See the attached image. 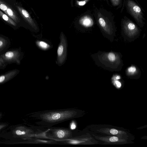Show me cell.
Wrapping results in <instances>:
<instances>
[{
	"label": "cell",
	"mask_w": 147,
	"mask_h": 147,
	"mask_svg": "<svg viewBox=\"0 0 147 147\" xmlns=\"http://www.w3.org/2000/svg\"><path fill=\"white\" fill-rule=\"evenodd\" d=\"M83 111L76 108L46 110L32 113L39 127L47 129L58 123L82 116Z\"/></svg>",
	"instance_id": "6da1fadb"
},
{
	"label": "cell",
	"mask_w": 147,
	"mask_h": 147,
	"mask_svg": "<svg viewBox=\"0 0 147 147\" xmlns=\"http://www.w3.org/2000/svg\"><path fill=\"white\" fill-rule=\"evenodd\" d=\"M96 64L106 69L111 71L120 70L123 66L121 56L113 52L98 53L93 56Z\"/></svg>",
	"instance_id": "7a4b0ae2"
},
{
	"label": "cell",
	"mask_w": 147,
	"mask_h": 147,
	"mask_svg": "<svg viewBox=\"0 0 147 147\" xmlns=\"http://www.w3.org/2000/svg\"><path fill=\"white\" fill-rule=\"evenodd\" d=\"M44 133L46 138L58 141L69 139L78 135L76 130L60 127H51L44 130Z\"/></svg>",
	"instance_id": "3957f363"
},
{
	"label": "cell",
	"mask_w": 147,
	"mask_h": 147,
	"mask_svg": "<svg viewBox=\"0 0 147 147\" xmlns=\"http://www.w3.org/2000/svg\"><path fill=\"white\" fill-rule=\"evenodd\" d=\"M43 131L38 128L34 129L24 126H19L16 127L12 131L13 136L28 140L41 135Z\"/></svg>",
	"instance_id": "277c9868"
},
{
	"label": "cell",
	"mask_w": 147,
	"mask_h": 147,
	"mask_svg": "<svg viewBox=\"0 0 147 147\" xmlns=\"http://www.w3.org/2000/svg\"><path fill=\"white\" fill-rule=\"evenodd\" d=\"M21 55L18 49L8 51L0 55V60L6 64L12 63L20 64Z\"/></svg>",
	"instance_id": "5b68a950"
},
{
	"label": "cell",
	"mask_w": 147,
	"mask_h": 147,
	"mask_svg": "<svg viewBox=\"0 0 147 147\" xmlns=\"http://www.w3.org/2000/svg\"><path fill=\"white\" fill-rule=\"evenodd\" d=\"M60 43L57 50V61L58 65H62L65 62L67 57V42L64 34H61Z\"/></svg>",
	"instance_id": "8992f818"
},
{
	"label": "cell",
	"mask_w": 147,
	"mask_h": 147,
	"mask_svg": "<svg viewBox=\"0 0 147 147\" xmlns=\"http://www.w3.org/2000/svg\"><path fill=\"white\" fill-rule=\"evenodd\" d=\"M125 37L129 40H134L137 37L138 30L135 25L132 22L128 23L125 26Z\"/></svg>",
	"instance_id": "52a82bcc"
},
{
	"label": "cell",
	"mask_w": 147,
	"mask_h": 147,
	"mask_svg": "<svg viewBox=\"0 0 147 147\" xmlns=\"http://www.w3.org/2000/svg\"><path fill=\"white\" fill-rule=\"evenodd\" d=\"M28 143L49 144H60L59 142L52 139L38 136L27 140Z\"/></svg>",
	"instance_id": "ba28073f"
},
{
	"label": "cell",
	"mask_w": 147,
	"mask_h": 147,
	"mask_svg": "<svg viewBox=\"0 0 147 147\" xmlns=\"http://www.w3.org/2000/svg\"><path fill=\"white\" fill-rule=\"evenodd\" d=\"M16 7L20 14L26 21L35 30L37 29L36 25L28 12L19 6H16Z\"/></svg>",
	"instance_id": "9c48e42d"
},
{
	"label": "cell",
	"mask_w": 147,
	"mask_h": 147,
	"mask_svg": "<svg viewBox=\"0 0 147 147\" xmlns=\"http://www.w3.org/2000/svg\"><path fill=\"white\" fill-rule=\"evenodd\" d=\"M19 71L14 69L0 75V85L3 84L12 79L19 73Z\"/></svg>",
	"instance_id": "30bf717a"
},
{
	"label": "cell",
	"mask_w": 147,
	"mask_h": 147,
	"mask_svg": "<svg viewBox=\"0 0 147 147\" xmlns=\"http://www.w3.org/2000/svg\"><path fill=\"white\" fill-rule=\"evenodd\" d=\"M80 22L82 25L86 27L91 26L93 24L92 20L88 16L82 18L80 20Z\"/></svg>",
	"instance_id": "8fae6325"
},
{
	"label": "cell",
	"mask_w": 147,
	"mask_h": 147,
	"mask_svg": "<svg viewBox=\"0 0 147 147\" xmlns=\"http://www.w3.org/2000/svg\"><path fill=\"white\" fill-rule=\"evenodd\" d=\"M0 16L8 23L13 26H16V23L11 18L0 10Z\"/></svg>",
	"instance_id": "7c38bea8"
},
{
	"label": "cell",
	"mask_w": 147,
	"mask_h": 147,
	"mask_svg": "<svg viewBox=\"0 0 147 147\" xmlns=\"http://www.w3.org/2000/svg\"><path fill=\"white\" fill-rule=\"evenodd\" d=\"M138 72H139L138 68L135 66H131L127 69L126 74L129 76H134L137 75Z\"/></svg>",
	"instance_id": "4fadbf2b"
},
{
	"label": "cell",
	"mask_w": 147,
	"mask_h": 147,
	"mask_svg": "<svg viewBox=\"0 0 147 147\" xmlns=\"http://www.w3.org/2000/svg\"><path fill=\"white\" fill-rule=\"evenodd\" d=\"M36 42L38 46L43 50H47L50 47L49 44L43 41L38 40Z\"/></svg>",
	"instance_id": "5bb4252c"
},
{
	"label": "cell",
	"mask_w": 147,
	"mask_h": 147,
	"mask_svg": "<svg viewBox=\"0 0 147 147\" xmlns=\"http://www.w3.org/2000/svg\"><path fill=\"white\" fill-rule=\"evenodd\" d=\"M7 43V41L6 39L0 36V52L6 47Z\"/></svg>",
	"instance_id": "9a60e30c"
},
{
	"label": "cell",
	"mask_w": 147,
	"mask_h": 147,
	"mask_svg": "<svg viewBox=\"0 0 147 147\" xmlns=\"http://www.w3.org/2000/svg\"><path fill=\"white\" fill-rule=\"evenodd\" d=\"M98 22L101 27L104 29H105L106 27V24L104 19L102 18H100L98 19Z\"/></svg>",
	"instance_id": "2e32d148"
},
{
	"label": "cell",
	"mask_w": 147,
	"mask_h": 147,
	"mask_svg": "<svg viewBox=\"0 0 147 147\" xmlns=\"http://www.w3.org/2000/svg\"><path fill=\"white\" fill-rule=\"evenodd\" d=\"M133 10L135 13H140L141 9L140 7L137 5H135L133 7Z\"/></svg>",
	"instance_id": "e0dca14e"
},
{
	"label": "cell",
	"mask_w": 147,
	"mask_h": 147,
	"mask_svg": "<svg viewBox=\"0 0 147 147\" xmlns=\"http://www.w3.org/2000/svg\"><path fill=\"white\" fill-rule=\"evenodd\" d=\"M109 140L112 142H116L118 140V138L116 137L113 136L109 138Z\"/></svg>",
	"instance_id": "ac0fdd59"
},
{
	"label": "cell",
	"mask_w": 147,
	"mask_h": 147,
	"mask_svg": "<svg viewBox=\"0 0 147 147\" xmlns=\"http://www.w3.org/2000/svg\"><path fill=\"white\" fill-rule=\"evenodd\" d=\"M111 134L113 135H116L118 133V131L116 129H111L110 131Z\"/></svg>",
	"instance_id": "d6986e66"
},
{
	"label": "cell",
	"mask_w": 147,
	"mask_h": 147,
	"mask_svg": "<svg viewBox=\"0 0 147 147\" xmlns=\"http://www.w3.org/2000/svg\"><path fill=\"white\" fill-rule=\"evenodd\" d=\"M6 65V64L4 63L0 60V69H2L3 68L5 67Z\"/></svg>",
	"instance_id": "ffe728a7"
},
{
	"label": "cell",
	"mask_w": 147,
	"mask_h": 147,
	"mask_svg": "<svg viewBox=\"0 0 147 147\" xmlns=\"http://www.w3.org/2000/svg\"><path fill=\"white\" fill-rule=\"evenodd\" d=\"M115 84L117 85V86L118 87H120L121 86V83L118 81H116L115 82Z\"/></svg>",
	"instance_id": "44dd1931"
},
{
	"label": "cell",
	"mask_w": 147,
	"mask_h": 147,
	"mask_svg": "<svg viewBox=\"0 0 147 147\" xmlns=\"http://www.w3.org/2000/svg\"><path fill=\"white\" fill-rule=\"evenodd\" d=\"M6 126V125L5 124H0V130L3 129Z\"/></svg>",
	"instance_id": "7402d4cb"
},
{
	"label": "cell",
	"mask_w": 147,
	"mask_h": 147,
	"mask_svg": "<svg viewBox=\"0 0 147 147\" xmlns=\"http://www.w3.org/2000/svg\"></svg>",
	"instance_id": "603a6c76"
}]
</instances>
